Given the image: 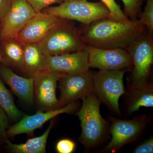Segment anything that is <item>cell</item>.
Listing matches in <instances>:
<instances>
[{"label":"cell","mask_w":153,"mask_h":153,"mask_svg":"<svg viewBox=\"0 0 153 153\" xmlns=\"http://www.w3.org/2000/svg\"><path fill=\"white\" fill-rule=\"evenodd\" d=\"M11 0H0V23L10 7Z\"/></svg>","instance_id":"cell-28"},{"label":"cell","mask_w":153,"mask_h":153,"mask_svg":"<svg viewBox=\"0 0 153 153\" xmlns=\"http://www.w3.org/2000/svg\"><path fill=\"white\" fill-rule=\"evenodd\" d=\"M22 71L30 76L47 70V56L41 51L38 44L24 45Z\"/></svg>","instance_id":"cell-16"},{"label":"cell","mask_w":153,"mask_h":153,"mask_svg":"<svg viewBox=\"0 0 153 153\" xmlns=\"http://www.w3.org/2000/svg\"><path fill=\"white\" fill-rule=\"evenodd\" d=\"M1 23H0V30H1Z\"/></svg>","instance_id":"cell-30"},{"label":"cell","mask_w":153,"mask_h":153,"mask_svg":"<svg viewBox=\"0 0 153 153\" xmlns=\"http://www.w3.org/2000/svg\"><path fill=\"white\" fill-rule=\"evenodd\" d=\"M4 57H3L2 53L0 51V65L1 63H4Z\"/></svg>","instance_id":"cell-29"},{"label":"cell","mask_w":153,"mask_h":153,"mask_svg":"<svg viewBox=\"0 0 153 153\" xmlns=\"http://www.w3.org/2000/svg\"><path fill=\"white\" fill-rule=\"evenodd\" d=\"M82 100V107L76 113L82 128L79 141L86 147H91L97 144L103 136L106 123L100 114V101L94 92Z\"/></svg>","instance_id":"cell-5"},{"label":"cell","mask_w":153,"mask_h":153,"mask_svg":"<svg viewBox=\"0 0 153 153\" xmlns=\"http://www.w3.org/2000/svg\"><path fill=\"white\" fill-rule=\"evenodd\" d=\"M0 76L21 100L27 104H33L34 91L32 76L22 77L6 66L0 67Z\"/></svg>","instance_id":"cell-15"},{"label":"cell","mask_w":153,"mask_h":153,"mask_svg":"<svg viewBox=\"0 0 153 153\" xmlns=\"http://www.w3.org/2000/svg\"><path fill=\"white\" fill-rule=\"evenodd\" d=\"M127 70H100L93 73V92L100 101L120 114L119 100L125 94L123 78Z\"/></svg>","instance_id":"cell-6"},{"label":"cell","mask_w":153,"mask_h":153,"mask_svg":"<svg viewBox=\"0 0 153 153\" xmlns=\"http://www.w3.org/2000/svg\"><path fill=\"white\" fill-rule=\"evenodd\" d=\"M76 148V144L73 141L68 139L60 140L57 142L56 150L59 153L73 152Z\"/></svg>","instance_id":"cell-25"},{"label":"cell","mask_w":153,"mask_h":153,"mask_svg":"<svg viewBox=\"0 0 153 153\" xmlns=\"http://www.w3.org/2000/svg\"><path fill=\"white\" fill-rule=\"evenodd\" d=\"M36 13L26 0H11L10 7L1 22L0 40L16 39L20 31Z\"/></svg>","instance_id":"cell-8"},{"label":"cell","mask_w":153,"mask_h":153,"mask_svg":"<svg viewBox=\"0 0 153 153\" xmlns=\"http://www.w3.org/2000/svg\"><path fill=\"white\" fill-rule=\"evenodd\" d=\"M38 45L47 56L79 52L85 50L86 47L74 23L63 18L49 30Z\"/></svg>","instance_id":"cell-2"},{"label":"cell","mask_w":153,"mask_h":153,"mask_svg":"<svg viewBox=\"0 0 153 153\" xmlns=\"http://www.w3.org/2000/svg\"><path fill=\"white\" fill-rule=\"evenodd\" d=\"M53 124V121H51L48 128L42 135L30 139L25 143L16 144L6 139L7 149L11 153H46L47 139Z\"/></svg>","instance_id":"cell-17"},{"label":"cell","mask_w":153,"mask_h":153,"mask_svg":"<svg viewBox=\"0 0 153 153\" xmlns=\"http://www.w3.org/2000/svg\"><path fill=\"white\" fill-rule=\"evenodd\" d=\"M123 4V13L130 20L138 19L145 0H121Z\"/></svg>","instance_id":"cell-21"},{"label":"cell","mask_w":153,"mask_h":153,"mask_svg":"<svg viewBox=\"0 0 153 153\" xmlns=\"http://www.w3.org/2000/svg\"><path fill=\"white\" fill-rule=\"evenodd\" d=\"M135 153H152L153 152V139L151 138L143 143L134 151Z\"/></svg>","instance_id":"cell-27"},{"label":"cell","mask_w":153,"mask_h":153,"mask_svg":"<svg viewBox=\"0 0 153 153\" xmlns=\"http://www.w3.org/2000/svg\"><path fill=\"white\" fill-rule=\"evenodd\" d=\"M146 28L126 49L132 66L131 85L134 89L148 85L153 63V40Z\"/></svg>","instance_id":"cell-3"},{"label":"cell","mask_w":153,"mask_h":153,"mask_svg":"<svg viewBox=\"0 0 153 153\" xmlns=\"http://www.w3.org/2000/svg\"><path fill=\"white\" fill-rule=\"evenodd\" d=\"M41 12L84 25L100 19H113L109 10L101 1L94 3L88 0H64L59 5L48 7Z\"/></svg>","instance_id":"cell-4"},{"label":"cell","mask_w":153,"mask_h":153,"mask_svg":"<svg viewBox=\"0 0 153 153\" xmlns=\"http://www.w3.org/2000/svg\"><path fill=\"white\" fill-rule=\"evenodd\" d=\"M89 68L100 70H130L132 63L126 49H102L86 46Z\"/></svg>","instance_id":"cell-9"},{"label":"cell","mask_w":153,"mask_h":153,"mask_svg":"<svg viewBox=\"0 0 153 153\" xmlns=\"http://www.w3.org/2000/svg\"><path fill=\"white\" fill-rule=\"evenodd\" d=\"M141 120H115L110 128L112 138L107 146V150H117L124 145L134 140L144 128Z\"/></svg>","instance_id":"cell-14"},{"label":"cell","mask_w":153,"mask_h":153,"mask_svg":"<svg viewBox=\"0 0 153 153\" xmlns=\"http://www.w3.org/2000/svg\"><path fill=\"white\" fill-rule=\"evenodd\" d=\"M100 1L109 10L113 19L124 23H130L131 22L125 15L123 11L121 10L120 7L114 0H100Z\"/></svg>","instance_id":"cell-23"},{"label":"cell","mask_w":153,"mask_h":153,"mask_svg":"<svg viewBox=\"0 0 153 153\" xmlns=\"http://www.w3.org/2000/svg\"><path fill=\"white\" fill-rule=\"evenodd\" d=\"M64 74L46 70L32 76L36 101L42 109L49 111L62 107L56 91L57 82Z\"/></svg>","instance_id":"cell-10"},{"label":"cell","mask_w":153,"mask_h":153,"mask_svg":"<svg viewBox=\"0 0 153 153\" xmlns=\"http://www.w3.org/2000/svg\"><path fill=\"white\" fill-rule=\"evenodd\" d=\"M0 107L5 111L8 117L12 120H20L24 116V114L16 106L10 92L5 86L1 77Z\"/></svg>","instance_id":"cell-20"},{"label":"cell","mask_w":153,"mask_h":153,"mask_svg":"<svg viewBox=\"0 0 153 153\" xmlns=\"http://www.w3.org/2000/svg\"><path fill=\"white\" fill-rule=\"evenodd\" d=\"M76 105L71 102L63 107L47 111L44 112L38 111L35 114H24L17 123L7 129V136L14 137L21 134H32L36 129L40 128L48 121L62 114H69L76 109Z\"/></svg>","instance_id":"cell-11"},{"label":"cell","mask_w":153,"mask_h":153,"mask_svg":"<svg viewBox=\"0 0 153 153\" xmlns=\"http://www.w3.org/2000/svg\"><path fill=\"white\" fill-rule=\"evenodd\" d=\"M146 28L138 19L124 23L106 18L84 25L79 31L86 46L102 49H126Z\"/></svg>","instance_id":"cell-1"},{"label":"cell","mask_w":153,"mask_h":153,"mask_svg":"<svg viewBox=\"0 0 153 153\" xmlns=\"http://www.w3.org/2000/svg\"><path fill=\"white\" fill-rule=\"evenodd\" d=\"M32 6L36 13L41 12L44 9L54 4L63 2L64 0H26Z\"/></svg>","instance_id":"cell-24"},{"label":"cell","mask_w":153,"mask_h":153,"mask_svg":"<svg viewBox=\"0 0 153 153\" xmlns=\"http://www.w3.org/2000/svg\"><path fill=\"white\" fill-rule=\"evenodd\" d=\"M93 72L89 70L64 74L59 81L62 107L93 92Z\"/></svg>","instance_id":"cell-7"},{"label":"cell","mask_w":153,"mask_h":153,"mask_svg":"<svg viewBox=\"0 0 153 153\" xmlns=\"http://www.w3.org/2000/svg\"><path fill=\"white\" fill-rule=\"evenodd\" d=\"M138 19L144 25L151 34L153 33V0H146L143 12H141Z\"/></svg>","instance_id":"cell-22"},{"label":"cell","mask_w":153,"mask_h":153,"mask_svg":"<svg viewBox=\"0 0 153 153\" xmlns=\"http://www.w3.org/2000/svg\"><path fill=\"white\" fill-rule=\"evenodd\" d=\"M9 121L7 115L0 107V139H6V131L8 128Z\"/></svg>","instance_id":"cell-26"},{"label":"cell","mask_w":153,"mask_h":153,"mask_svg":"<svg viewBox=\"0 0 153 153\" xmlns=\"http://www.w3.org/2000/svg\"><path fill=\"white\" fill-rule=\"evenodd\" d=\"M4 48V63L7 62L13 67L22 70L24 58L23 44L16 39L2 41Z\"/></svg>","instance_id":"cell-18"},{"label":"cell","mask_w":153,"mask_h":153,"mask_svg":"<svg viewBox=\"0 0 153 153\" xmlns=\"http://www.w3.org/2000/svg\"><path fill=\"white\" fill-rule=\"evenodd\" d=\"M61 19L42 12L36 13L20 31L16 39L24 45L38 44Z\"/></svg>","instance_id":"cell-12"},{"label":"cell","mask_w":153,"mask_h":153,"mask_svg":"<svg viewBox=\"0 0 153 153\" xmlns=\"http://www.w3.org/2000/svg\"><path fill=\"white\" fill-rule=\"evenodd\" d=\"M134 93L128 106V112L132 113L137 111L140 108L152 107V87L149 84L145 87L134 89Z\"/></svg>","instance_id":"cell-19"},{"label":"cell","mask_w":153,"mask_h":153,"mask_svg":"<svg viewBox=\"0 0 153 153\" xmlns=\"http://www.w3.org/2000/svg\"><path fill=\"white\" fill-rule=\"evenodd\" d=\"M86 50L73 53L47 56V71L71 73L89 70Z\"/></svg>","instance_id":"cell-13"}]
</instances>
